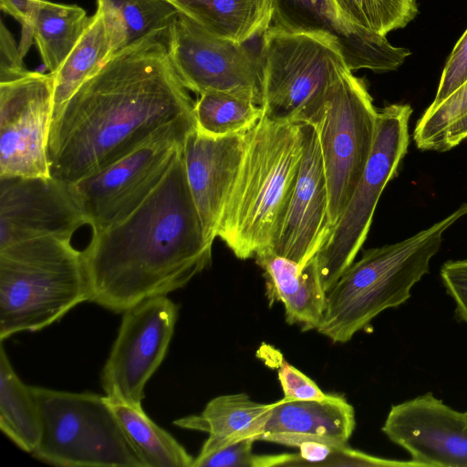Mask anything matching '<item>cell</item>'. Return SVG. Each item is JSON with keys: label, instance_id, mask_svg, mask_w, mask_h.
I'll return each instance as SVG.
<instances>
[{"label": "cell", "instance_id": "1", "mask_svg": "<svg viewBox=\"0 0 467 467\" xmlns=\"http://www.w3.org/2000/svg\"><path fill=\"white\" fill-rule=\"evenodd\" d=\"M194 103L171 62L166 32L128 45L53 114L51 176L71 184L171 129L196 128Z\"/></svg>", "mask_w": 467, "mask_h": 467}, {"label": "cell", "instance_id": "2", "mask_svg": "<svg viewBox=\"0 0 467 467\" xmlns=\"http://www.w3.org/2000/svg\"><path fill=\"white\" fill-rule=\"evenodd\" d=\"M185 173L182 150L124 220L92 233L82 256L90 302L117 313L186 285L212 262Z\"/></svg>", "mask_w": 467, "mask_h": 467}, {"label": "cell", "instance_id": "3", "mask_svg": "<svg viewBox=\"0 0 467 467\" xmlns=\"http://www.w3.org/2000/svg\"><path fill=\"white\" fill-rule=\"evenodd\" d=\"M304 153L302 123L263 115L245 134L241 163L217 229L240 259L274 246Z\"/></svg>", "mask_w": 467, "mask_h": 467}, {"label": "cell", "instance_id": "4", "mask_svg": "<svg viewBox=\"0 0 467 467\" xmlns=\"http://www.w3.org/2000/svg\"><path fill=\"white\" fill-rule=\"evenodd\" d=\"M465 214L467 203L411 237L365 250L327 293L317 330L335 343H345L384 310L404 304L429 273L444 232Z\"/></svg>", "mask_w": 467, "mask_h": 467}, {"label": "cell", "instance_id": "5", "mask_svg": "<svg viewBox=\"0 0 467 467\" xmlns=\"http://www.w3.org/2000/svg\"><path fill=\"white\" fill-rule=\"evenodd\" d=\"M90 291L82 252L43 237L0 248V339L60 320Z\"/></svg>", "mask_w": 467, "mask_h": 467}, {"label": "cell", "instance_id": "6", "mask_svg": "<svg viewBox=\"0 0 467 467\" xmlns=\"http://www.w3.org/2000/svg\"><path fill=\"white\" fill-rule=\"evenodd\" d=\"M258 59L264 115L314 126L321 119L329 83L348 67L336 36L274 24L261 36Z\"/></svg>", "mask_w": 467, "mask_h": 467}, {"label": "cell", "instance_id": "7", "mask_svg": "<svg viewBox=\"0 0 467 467\" xmlns=\"http://www.w3.org/2000/svg\"><path fill=\"white\" fill-rule=\"evenodd\" d=\"M33 388L42 420L36 458L63 467H144L107 396Z\"/></svg>", "mask_w": 467, "mask_h": 467}, {"label": "cell", "instance_id": "8", "mask_svg": "<svg viewBox=\"0 0 467 467\" xmlns=\"http://www.w3.org/2000/svg\"><path fill=\"white\" fill-rule=\"evenodd\" d=\"M347 67L329 83L320 121L319 138L328 192L332 228L348 205L369 159L379 109L362 78Z\"/></svg>", "mask_w": 467, "mask_h": 467}, {"label": "cell", "instance_id": "9", "mask_svg": "<svg viewBox=\"0 0 467 467\" xmlns=\"http://www.w3.org/2000/svg\"><path fill=\"white\" fill-rule=\"evenodd\" d=\"M411 113L408 104H389L379 109L374 145L361 178L328 239L316 255L326 293L354 262L367 238L381 193L397 175L408 152Z\"/></svg>", "mask_w": 467, "mask_h": 467}, {"label": "cell", "instance_id": "10", "mask_svg": "<svg viewBox=\"0 0 467 467\" xmlns=\"http://www.w3.org/2000/svg\"><path fill=\"white\" fill-rule=\"evenodd\" d=\"M196 128L171 129L74 183L68 184L92 233L128 217L165 177Z\"/></svg>", "mask_w": 467, "mask_h": 467}, {"label": "cell", "instance_id": "11", "mask_svg": "<svg viewBox=\"0 0 467 467\" xmlns=\"http://www.w3.org/2000/svg\"><path fill=\"white\" fill-rule=\"evenodd\" d=\"M173 67L183 86L198 95L226 92L262 106L258 55L244 44L212 35L180 13L166 32Z\"/></svg>", "mask_w": 467, "mask_h": 467}, {"label": "cell", "instance_id": "12", "mask_svg": "<svg viewBox=\"0 0 467 467\" xmlns=\"http://www.w3.org/2000/svg\"><path fill=\"white\" fill-rule=\"evenodd\" d=\"M101 375L109 399L141 406L144 388L168 351L178 317L167 297L147 298L123 312Z\"/></svg>", "mask_w": 467, "mask_h": 467}, {"label": "cell", "instance_id": "13", "mask_svg": "<svg viewBox=\"0 0 467 467\" xmlns=\"http://www.w3.org/2000/svg\"><path fill=\"white\" fill-rule=\"evenodd\" d=\"M54 111L51 73L0 83V176L51 177L47 146Z\"/></svg>", "mask_w": 467, "mask_h": 467}, {"label": "cell", "instance_id": "14", "mask_svg": "<svg viewBox=\"0 0 467 467\" xmlns=\"http://www.w3.org/2000/svg\"><path fill=\"white\" fill-rule=\"evenodd\" d=\"M85 224L68 184L52 176H0V248L43 237L71 240Z\"/></svg>", "mask_w": 467, "mask_h": 467}, {"label": "cell", "instance_id": "15", "mask_svg": "<svg viewBox=\"0 0 467 467\" xmlns=\"http://www.w3.org/2000/svg\"><path fill=\"white\" fill-rule=\"evenodd\" d=\"M381 430L419 466L467 467V416L431 392L391 406Z\"/></svg>", "mask_w": 467, "mask_h": 467}, {"label": "cell", "instance_id": "16", "mask_svg": "<svg viewBox=\"0 0 467 467\" xmlns=\"http://www.w3.org/2000/svg\"><path fill=\"white\" fill-rule=\"evenodd\" d=\"M302 130L304 153L297 181L272 250L304 267L328 239L332 224L318 133L308 123H302Z\"/></svg>", "mask_w": 467, "mask_h": 467}, {"label": "cell", "instance_id": "17", "mask_svg": "<svg viewBox=\"0 0 467 467\" xmlns=\"http://www.w3.org/2000/svg\"><path fill=\"white\" fill-rule=\"evenodd\" d=\"M274 25L301 32H325L336 36L348 67L376 73L398 69L410 55L386 38L350 23L336 0H275Z\"/></svg>", "mask_w": 467, "mask_h": 467}, {"label": "cell", "instance_id": "18", "mask_svg": "<svg viewBox=\"0 0 467 467\" xmlns=\"http://www.w3.org/2000/svg\"><path fill=\"white\" fill-rule=\"evenodd\" d=\"M245 134L214 137L195 129L183 143L188 186L205 235L213 243L241 163Z\"/></svg>", "mask_w": 467, "mask_h": 467}, {"label": "cell", "instance_id": "19", "mask_svg": "<svg viewBox=\"0 0 467 467\" xmlns=\"http://www.w3.org/2000/svg\"><path fill=\"white\" fill-rule=\"evenodd\" d=\"M356 425L355 410L341 395L328 394L323 400L274 402L261 441L289 447L317 441L331 446L348 445Z\"/></svg>", "mask_w": 467, "mask_h": 467}, {"label": "cell", "instance_id": "20", "mask_svg": "<svg viewBox=\"0 0 467 467\" xmlns=\"http://www.w3.org/2000/svg\"><path fill=\"white\" fill-rule=\"evenodd\" d=\"M254 258L264 272L270 306L281 302L289 324H297L303 330L317 329L325 310L327 293L316 257L304 267L276 254L271 248L257 253Z\"/></svg>", "mask_w": 467, "mask_h": 467}, {"label": "cell", "instance_id": "21", "mask_svg": "<svg viewBox=\"0 0 467 467\" xmlns=\"http://www.w3.org/2000/svg\"><path fill=\"white\" fill-rule=\"evenodd\" d=\"M273 407L274 402L260 403L245 393L221 395L211 400L200 414L178 419L173 424L207 432L199 452L207 453L244 440L261 441Z\"/></svg>", "mask_w": 467, "mask_h": 467}, {"label": "cell", "instance_id": "22", "mask_svg": "<svg viewBox=\"0 0 467 467\" xmlns=\"http://www.w3.org/2000/svg\"><path fill=\"white\" fill-rule=\"evenodd\" d=\"M213 36L245 43L272 25L275 0H168Z\"/></svg>", "mask_w": 467, "mask_h": 467}, {"label": "cell", "instance_id": "23", "mask_svg": "<svg viewBox=\"0 0 467 467\" xmlns=\"http://www.w3.org/2000/svg\"><path fill=\"white\" fill-rule=\"evenodd\" d=\"M0 429L21 450L38 446L42 420L34 388L16 375L3 344L0 348Z\"/></svg>", "mask_w": 467, "mask_h": 467}, {"label": "cell", "instance_id": "24", "mask_svg": "<svg viewBox=\"0 0 467 467\" xmlns=\"http://www.w3.org/2000/svg\"><path fill=\"white\" fill-rule=\"evenodd\" d=\"M113 54L149 36L167 32L180 11L168 0H97Z\"/></svg>", "mask_w": 467, "mask_h": 467}, {"label": "cell", "instance_id": "25", "mask_svg": "<svg viewBox=\"0 0 467 467\" xmlns=\"http://www.w3.org/2000/svg\"><path fill=\"white\" fill-rule=\"evenodd\" d=\"M108 400L144 467H192L194 458L169 432L152 421L141 406Z\"/></svg>", "mask_w": 467, "mask_h": 467}, {"label": "cell", "instance_id": "26", "mask_svg": "<svg viewBox=\"0 0 467 467\" xmlns=\"http://www.w3.org/2000/svg\"><path fill=\"white\" fill-rule=\"evenodd\" d=\"M113 55L102 13L97 9L77 45L54 73L56 113L89 78L98 73Z\"/></svg>", "mask_w": 467, "mask_h": 467}, {"label": "cell", "instance_id": "27", "mask_svg": "<svg viewBox=\"0 0 467 467\" xmlns=\"http://www.w3.org/2000/svg\"><path fill=\"white\" fill-rule=\"evenodd\" d=\"M89 17L77 5L56 4L43 0L38 7L34 40L48 73L63 64L83 34Z\"/></svg>", "mask_w": 467, "mask_h": 467}, {"label": "cell", "instance_id": "28", "mask_svg": "<svg viewBox=\"0 0 467 467\" xmlns=\"http://www.w3.org/2000/svg\"><path fill=\"white\" fill-rule=\"evenodd\" d=\"M263 115L262 106L226 92L202 93L194 103L196 130L214 137L246 133Z\"/></svg>", "mask_w": 467, "mask_h": 467}, {"label": "cell", "instance_id": "29", "mask_svg": "<svg viewBox=\"0 0 467 467\" xmlns=\"http://www.w3.org/2000/svg\"><path fill=\"white\" fill-rule=\"evenodd\" d=\"M355 26L386 36L405 27L419 13L417 0H336Z\"/></svg>", "mask_w": 467, "mask_h": 467}, {"label": "cell", "instance_id": "30", "mask_svg": "<svg viewBox=\"0 0 467 467\" xmlns=\"http://www.w3.org/2000/svg\"><path fill=\"white\" fill-rule=\"evenodd\" d=\"M467 112V81L435 109H426L413 130L418 149L438 150L441 135L455 119Z\"/></svg>", "mask_w": 467, "mask_h": 467}, {"label": "cell", "instance_id": "31", "mask_svg": "<svg viewBox=\"0 0 467 467\" xmlns=\"http://www.w3.org/2000/svg\"><path fill=\"white\" fill-rule=\"evenodd\" d=\"M253 440H244L234 444L199 453L192 467H270L288 466L295 454L255 455Z\"/></svg>", "mask_w": 467, "mask_h": 467}, {"label": "cell", "instance_id": "32", "mask_svg": "<svg viewBox=\"0 0 467 467\" xmlns=\"http://www.w3.org/2000/svg\"><path fill=\"white\" fill-rule=\"evenodd\" d=\"M467 81V29L455 44L443 67L435 98L428 110L435 109Z\"/></svg>", "mask_w": 467, "mask_h": 467}, {"label": "cell", "instance_id": "33", "mask_svg": "<svg viewBox=\"0 0 467 467\" xmlns=\"http://www.w3.org/2000/svg\"><path fill=\"white\" fill-rule=\"evenodd\" d=\"M440 275L447 294L454 302L457 318L467 324V259L445 262Z\"/></svg>", "mask_w": 467, "mask_h": 467}, {"label": "cell", "instance_id": "34", "mask_svg": "<svg viewBox=\"0 0 467 467\" xmlns=\"http://www.w3.org/2000/svg\"><path fill=\"white\" fill-rule=\"evenodd\" d=\"M284 398L292 400H323L328 397L303 372L284 359L278 369Z\"/></svg>", "mask_w": 467, "mask_h": 467}, {"label": "cell", "instance_id": "35", "mask_svg": "<svg viewBox=\"0 0 467 467\" xmlns=\"http://www.w3.org/2000/svg\"><path fill=\"white\" fill-rule=\"evenodd\" d=\"M19 46L4 21L0 26V83L16 79L29 72L26 69Z\"/></svg>", "mask_w": 467, "mask_h": 467}, {"label": "cell", "instance_id": "36", "mask_svg": "<svg viewBox=\"0 0 467 467\" xmlns=\"http://www.w3.org/2000/svg\"><path fill=\"white\" fill-rule=\"evenodd\" d=\"M3 12L13 16L22 26L19 50L24 57L34 40V25L36 17L30 11L27 0H0Z\"/></svg>", "mask_w": 467, "mask_h": 467}, {"label": "cell", "instance_id": "37", "mask_svg": "<svg viewBox=\"0 0 467 467\" xmlns=\"http://www.w3.org/2000/svg\"><path fill=\"white\" fill-rule=\"evenodd\" d=\"M467 140V112L450 124L443 131L438 151L449 150Z\"/></svg>", "mask_w": 467, "mask_h": 467}, {"label": "cell", "instance_id": "38", "mask_svg": "<svg viewBox=\"0 0 467 467\" xmlns=\"http://www.w3.org/2000/svg\"><path fill=\"white\" fill-rule=\"evenodd\" d=\"M42 1L43 0H27L29 8L35 16H36L39 5Z\"/></svg>", "mask_w": 467, "mask_h": 467}, {"label": "cell", "instance_id": "39", "mask_svg": "<svg viewBox=\"0 0 467 467\" xmlns=\"http://www.w3.org/2000/svg\"><path fill=\"white\" fill-rule=\"evenodd\" d=\"M465 414H466V416H467V411H465Z\"/></svg>", "mask_w": 467, "mask_h": 467}]
</instances>
